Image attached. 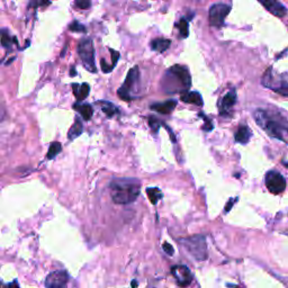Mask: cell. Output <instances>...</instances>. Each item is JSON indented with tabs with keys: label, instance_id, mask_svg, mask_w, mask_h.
<instances>
[{
	"label": "cell",
	"instance_id": "cell-22",
	"mask_svg": "<svg viewBox=\"0 0 288 288\" xmlns=\"http://www.w3.org/2000/svg\"><path fill=\"white\" fill-rule=\"evenodd\" d=\"M97 104L100 105L101 110L105 113V115L108 118H112L113 116L116 115L118 113L117 107L114 104L109 103V101H98Z\"/></svg>",
	"mask_w": 288,
	"mask_h": 288
},
{
	"label": "cell",
	"instance_id": "cell-18",
	"mask_svg": "<svg viewBox=\"0 0 288 288\" xmlns=\"http://www.w3.org/2000/svg\"><path fill=\"white\" fill-rule=\"evenodd\" d=\"M234 138H235L236 142H239L241 144H247L248 142H249L250 138H251L250 128L248 126H245V125L240 126L238 128V131H236Z\"/></svg>",
	"mask_w": 288,
	"mask_h": 288
},
{
	"label": "cell",
	"instance_id": "cell-27",
	"mask_svg": "<svg viewBox=\"0 0 288 288\" xmlns=\"http://www.w3.org/2000/svg\"><path fill=\"white\" fill-rule=\"evenodd\" d=\"M50 4H51L50 0H31L30 7L37 8V7H43V6H49Z\"/></svg>",
	"mask_w": 288,
	"mask_h": 288
},
{
	"label": "cell",
	"instance_id": "cell-19",
	"mask_svg": "<svg viewBox=\"0 0 288 288\" xmlns=\"http://www.w3.org/2000/svg\"><path fill=\"white\" fill-rule=\"evenodd\" d=\"M171 41L170 39L167 38H156L153 41L151 42V49L156 51V52L159 53H163L165 51H167L169 48H170Z\"/></svg>",
	"mask_w": 288,
	"mask_h": 288
},
{
	"label": "cell",
	"instance_id": "cell-7",
	"mask_svg": "<svg viewBox=\"0 0 288 288\" xmlns=\"http://www.w3.org/2000/svg\"><path fill=\"white\" fill-rule=\"evenodd\" d=\"M78 53L82 61L83 67L90 72L96 73L97 68L95 63V49L90 38H84L78 45Z\"/></svg>",
	"mask_w": 288,
	"mask_h": 288
},
{
	"label": "cell",
	"instance_id": "cell-8",
	"mask_svg": "<svg viewBox=\"0 0 288 288\" xmlns=\"http://www.w3.org/2000/svg\"><path fill=\"white\" fill-rule=\"evenodd\" d=\"M231 7L224 4H215L210 8V14H208V20L213 27L219 28L224 25L225 18L229 15Z\"/></svg>",
	"mask_w": 288,
	"mask_h": 288
},
{
	"label": "cell",
	"instance_id": "cell-17",
	"mask_svg": "<svg viewBox=\"0 0 288 288\" xmlns=\"http://www.w3.org/2000/svg\"><path fill=\"white\" fill-rule=\"evenodd\" d=\"M180 99H182L184 103L194 104L196 106H203V98L201 94L197 92H186L180 96Z\"/></svg>",
	"mask_w": 288,
	"mask_h": 288
},
{
	"label": "cell",
	"instance_id": "cell-12",
	"mask_svg": "<svg viewBox=\"0 0 288 288\" xmlns=\"http://www.w3.org/2000/svg\"><path fill=\"white\" fill-rule=\"evenodd\" d=\"M270 14L276 17H284L287 14V9L283 4H280L278 0H258Z\"/></svg>",
	"mask_w": 288,
	"mask_h": 288
},
{
	"label": "cell",
	"instance_id": "cell-32",
	"mask_svg": "<svg viewBox=\"0 0 288 288\" xmlns=\"http://www.w3.org/2000/svg\"><path fill=\"white\" fill-rule=\"evenodd\" d=\"M113 69H114V68L107 64V63H106V61H105L104 59L101 60V70H103L105 73H108V72H110Z\"/></svg>",
	"mask_w": 288,
	"mask_h": 288
},
{
	"label": "cell",
	"instance_id": "cell-15",
	"mask_svg": "<svg viewBox=\"0 0 288 288\" xmlns=\"http://www.w3.org/2000/svg\"><path fill=\"white\" fill-rule=\"evenodd\" d=\"M72 89H73V95L76 96V98L78 101H82L88 97V95L90 93V87L88 83H73L72 84Z\"/></svg>",
	"mask_w": 288,
	"mask_h": 288
},
{
	"label": "cell",
	"instance_id": "cell-21",
	"mask_svg": "<svg viewBox=\"0 0 288 288\" xmlns=\"http://www.w3.org/2000/svg\"><path fill=\"white\" fill-rule=\"evenodd\" d=\"M82 132H83V125L80 121V118L76 117L75 123H73L72 127L69 129V132H68V139L75 140L79 137V135H81Z\"/></svg>",
	"mask_w": 288,
	"mask_h": 288
},
{
	"label": "cell",
	"instance_id": "cell-10",
	"mask_svg": "<svg viewBox=\"0 0 288 288\" xmlns=\"http://www.w3.org/2000/svg\"><path fill=\"white\" fill-rule=\"evenodd\" d=\"M171 275L176 279L178 286L180 287H187L193 281V275H191L188 267L183 266V264H178V266H173L171 268Z\"/></svg>",
	"mask_w": 288,
	"mask_h": 288
},
{
	"label": "cell",
	"instance_id": "cell-13",
	"mask_svg": "<svg viewBox=\"0 0 288 288\" xmlns=\"http://www.w3.org/2000/svg\"><path fill=\"white\" fill-rule=\"evenodd\" d=\"M235 103H236V93L234 89H232L224 96L221 100V103H219V114L229 115L230 110L232 109V107L235 105Z\"/></svg>",
	"mask_w": 288,
	"mask_h": 288
},
{
	"label": "cell",
	"instance_id": "cell-5",
	"mask_svg": "<svg viewBox=\"0 0 288 288\" xmlns=\"http://www.w3.org/2000/svg\"><path fill=\"white\" fill-rule=\"evenodd\" d=\"M262 84L275 93L288 97V75H278L273 71V68H269L262 77Z\"/></svg>",
	"mask_w": 288,
	"mask_h": 288
},
{
	"label": "cell",
	"instance_id": "cell-11",
	"mask_svg": "<svg viewBox=\"0 0 288 288\" xmlns=\"http://www.w3.org/2000/svg\"><path fill=\"white\" fill-rule=\"evenodd\" d=\"M70 276L65 270H56L51 273L47 279H45V286L47 287H65Z\"/></svg>",
	"mask_w": 288,
	"mask_h": 288
},
{
	"label": "cell",
	"instance_id": "cell-9",
	"mask_svg": "<svg viewBox=\"0 0 288 288\" xmlns=\"http://www.w3.org/2000/svg\"><path fill=\"white\" fill-rule=\"evenodd\" d=\"M264 182H266V186L268 190L272 194L278 195L280 193H283L286 188V180L285 178L281 176V174L276 171V170H270L267 174L266 178H264Z\"/></svg>",
	"mask_w": 288,
	"mask_h": 288
},
{
	"label": "cell",
	"instance_id": "cell-25",
	"mask_svg": "<svg viewBox=\"0 0 288 288\" xmlns=\"http://www.w3.org/2000/svg\"><path fill=\"white\" fill-rule=\"evenodd\" d=\"M62 151V145L60 142H52L49 148V152H48V159H54V158L58 156L60 152Z\"/></svg>",
	"mask_w": 288,
	"mask_h": 288
},
{
	"label": "cell",
	"instance_id": "cell-4",
	"mask_svg": "<svg viewBox=\"0 0 288 288\" xmlns=\"http://www.w3.org/2000/svg\"><path fill=\"white\" fill-rule=\"evenodd\" d=\"M140 86V71L138 67L132 68L128 71L127 77L124 81L123 86L117 90V95L123 100H132L138 97L137 93L139 92Z\"/></svg>",
	"mask_w": 288,
	"mask_h": 288
},
{
	"label": "cell",
	"instance_id": "cell-30",
	"mask_svg": "<svg viewBox=\"0 0 288 288\" xmlns=\"http://www.w3.org/2000/svg\"><path fill=\"white\" fill-rule=\"evenodd\" d=\"M149 124H150V126H151V128H152V131H153L154 133L158 131V129H159V121L158 120H156V118H153V116H151L150 118H149Z\"/></svg>",
	"mask_w": 288,
	"mask_h": 288
},
{
	"label": "cell",
	"instance_id": "cell-33",
	"mask_svg": "<svg viewBox=\"0 0 288 288\" xmlns=\"http://www.w3.org/2000/svg\"><path fill=\"white\" fill-rule=\"evenodd\" d=\"M162 248H163V250H165L168 253V255H170V256L173 255V248L170 243H167V242H165V243H163V246H162Z\"/></svg>",
	"mask_w": 288,
	"mask_h": 288
},
{
	"label": "cell",
	"instance_id": "cell-29",
	"mask_svg": "<svg viewBox=\"0 0 288 288\" xmlns=\"http://www.w3.org/2000/svg\"><path fill=\"white\" fill-rule=\"evenodd\" d=\"M77 6L81 9H88L92 6V0H75Z\"/></svg>",
	"mask_w": 288,
	"mask_h": 288
},
{
	"label": "cell",
	"instance_id": "cell-23",
	"mask_svg": "<svg viewBox=\"0 0 288 288\" xmlns=\"http://www.w3.org/2000/svg\"><path fill=\"white\" fill-rule=\"evenodd\" d=\"M176 27L179 30L180 33V36L183 38L188 37L189 35V25H188V21L186 18H182L179 20V23L176 24Z\"/></svg>",
	"mask_w": 288,
	"mask_h": 288
},
{
	"label": "cell",
	"instance_id": "cell-20",
	"mask_svg": "<svg viewBox=\"0 0 288 288\" xmlns=\"http://www.w3.org/2000/svg\"><path fill=\"white\" fill-rule=\"evenodd\" d=\"M0 43L4 48L6 49H11L13 47V44H17V39L16 37H11L9 31L6 30V28H3V30H0Z\"/></svg>",
	"mask_w": 288,
	"mask_h": 288
},
{
	"label": "cell",
	"instance_id": "cell-31",
	"mask_svg": "<svg viewBox=\"0 0 288 288\" xmlns=\"http://www.w3.org/2000/svg\"><path fill=\"white\" fill-rule=\"evenodd\" d=\"M109 51H110V53H112V65L115 68L118 59H120V53L116 52V51H114V50H112V49Z\"/></svg>",
	"mask_w": 288,
	"mask_h": 288
},
{
	"label": "cell",
	"instance_id": "cell-6",
	"mask_svg": "<svg viewBox=\"0 0 288 288\" xmlns=\"http://www.w3.org/2000/svg\"><path fill=\"white\" fill-rule=\"evenodd\" d=\"M183 246L196 260L204 261L207 259V246L204 235H194L190 238L180 240Z\"/></svg>",
	"mask_w": 288,
	"mask_h": 288
},
{
	"label": "cell",
	"instance_id": "cell-1",
	"mask_svg": "<svg viewBox=\"0 0 288 288\" xmlns=\"http://www.w3.org/2000/svg\"><path fill=\"white\" fill-rule=\"evenodd\" d=\"M255 120L269 137L288 144V121L277 110L257 109Z\"/></svg>",
	"mask_w": 288,
	"mask_h": 288
},
{
	"label": "cell",
	"instance_id": "cell-14",
	"mask_svg": "<svg viewBox=\"0 0 288 288\" xmlns=\"http://www.w3.org/2000/svg\"><path fill=\"white\" fill-rule=\"evenodd\" d=\"M176 106H177V100H167V101H163V103H158V104L151 105L150 108L152 110L160 113V114H162V115H167V114H170V113L176 108Z\"/></svg>",
	"mask_w": 288,
	"mask_h": 288
},
{
	"label": "cell",
	"instance_id": "cell-2",
	"mask_svg": "<svg viewBox=\"0 0 288 288\" xmlns=\"http://www.w3.org/2000/svg\"><path fill=\"white\" fill-rule=\"evenodd\" d=\"M191 86V78L186 67L173 65L168 69L161 80L163 92L168 94H183L188 92Z\"/></svg>",
	"mask_w": 288,
	"mask_h": 288
},
{
	"label": "cell",
	"instance_id": "cell-16",
	"mask_svg": "<svg viewBox=\"0 0 288 288\" xmlns=\"http://www.w3.org/2000/svg\"><path fill=\"white\" fill-rule=\"evenodd\" d=\"M72 107H73V109L77 110L79 114L82 116L84 121H89L94 115V108L90 104H81L80 101H79V103L73 104Z\"/></svg>",
	"mask_w": 288,
	"mask_h": 288
},
{
	"label": "cell",
	"instance_id": "cell-24",
	"mask_svg": "<svg viewBox=\"0 0 288 288\" xmlns=\"http://www.w3.org/2000/svg\"><path fill=\"white\" fill-rule=\"evenodd\" d=\"M146 194H148L149 198L153 205H156L162 198V193L159 188H148L146 189Z\"/></svg>",
	"mask_w": 288,
	"mask_h": 288
},
{
	"label": "cell",
	"instance_id": "cell-26",
	"mask_svg": "<svg viewBox=\"0 0 288 288\" xmlns=\"http://www.w3.org/2000/svg\"><path fill=\"white\" fill-rule=\"evenodd\" d=\"M69 30L72 31V32H82V33H86V27H84L83 25H81L80 23H78L77 20H75V21L72 23V24H70Z\"/></svg>",
	"mask_w": 288,
	"mask_h": 288
},
{
	"label": "cell",
	"instance_id": "cell-34",
	"mask_svg": "<svg viewBox=\"0 0 288 288\" xmlns=\"http://www.w3.org/2000/svg\"><path fill=\"white\" fill-rule=\"evenodd\" d=\"M236 201H238V198H234V200H232L231 202H229L228 204H227V206H225V211L229 212V211L231 210V208H232V206H233L234 203H236Z\"/></svg>",
	"mask_w": 288,
	"mask_h": 288
},
{
	"label": "cell",
	"instance_id": "cell-3",
	"mask_svg": "<svg viewBox=\"0 0 288 288\" xmlns=\"http://www.w3.org/2000/svg\"><path fill=\"white\" fill-rule=\"evenodd\" d=\"M112 198L115 204H131L138 198L141 190V182L135 178L114 179L110 183Z\"/></svg>",
	"mask_w": 288,
	"mask_h": 288
},
{
	"label": "cell",
	"instance_id": "cell-28",
	"mask_svg": "<svg viewBox=\"0 0 288 288\" xmlns=\"http://www.w3.org/2000/svg\"><path fill=\"white\" fill-rule=\"evenodd\" d=\"M200 116L203 118V120L205 121V124H204V126H203V129H204V131H206V132L212 131V129H213V123H212V121L208 120L207 116H205L204 114H200Z\"/></svg>",
	"mask_w": 288,
	"mask_h": 288
}]
</instances>
